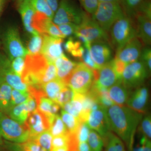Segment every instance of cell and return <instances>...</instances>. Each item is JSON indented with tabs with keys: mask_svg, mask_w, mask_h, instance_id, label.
<instances>
[{
	"mask_svg": "<svg viewBox=\"0 0 151 151\" xmlns=\"http://www.w3.org/2000/svg\"><path fill=\"white\" fill-rule=\"evenodd\" d=\"M66 85L57 78L47 82L42 86V89L45 95L55 102L58 94Z\"/></svg>",
	"mask_w": 151,
	"mask_h": 151,
	"instance_id": "cell-28",
	"label": "cell"
},
{
	"mask_svg": "<svg viewBox=\"0 0 151 151\" xmlns=\"http://www.w3.org/2000/svg\"><path fill=\"white\" fill-rule=\"evenodd\" d=\"M3 144V141L2 140L1 137L0 136V146L2 145Z\"/></svg>",
	"mask_w": 151,
	"mask_h": 151,
	"instance_id": "cell-58",
	"label": "cell"
},
{
	"mask_svg": "<svg viewBox=\"0 0 151 151\" xmlns=\"http://www.w3.org/2000/svg\"><path fill=\"white\" fill-rule=\"evenodd\" d=\"M61 118L68 132L71 134H76L81 122L63 110L61 111Z\"/></svg>",
	"mask_w": 151,
	"mask_h": 151,
	"instance_id": "cell-35",
	"label": "cell"
},
{
	"mask_svg": "<svg viewBox=\"0 0 151 151\" xmlns=\"http://www.w3.org/2000/svg\"><path fill=\"white\" fill-rule=\"evenodd\" d=\"M12 88L3 81L0 86V112L7 114L12 108L11 97Z\"/></svg>",
	"mask_w": 151,
	"mask_h": 151,
	"instance_id": "cell-27",
	"label": "cell"
},
{
	"mask_svg": "<svg viewBox=\"0 0 151 151\" xmlns=\"http://www.w3.org/2000/svg\"><path fill=\"white\" fill-rule=\"evenodd\" d=\"M0 45H1V42H0Z\"/></svg>",
	"mask_w": 151,
	"mask_h": 151,
	"instance_id": "cell-60",
	"label": "cell"
},
{
	"mask_svg": "<svg viewBox=\"0 0 151 151\" xmlns=\"http://www.w3.org/2000/svg\"><path fill=\"white\" fill-rule=\"evenodd\" d=\"M0 136L11 142L23 143L28 139L29 132L25 124H19L0 112Z\"/></svg>",
	"mask_w": 151,
	"mask_h": 151,
	"instance_id": "cell-6",
	"label": "cell"
},
{
	"mask_svg": "<svg viewBox=\"0 0 151 151\" xmlns=\"http://www.w3.org/2000/svg\"><path fill=\"white\" fill-rule=\"evenodd\" d=\"M94 76V84L100 88H109L116 84L119 78L112 66L111 61L101 66L99 69L93 70Z\"/></svg>",
	"mask_w": 151,
	"mask_h": 151,
	"instance_id": "cell-17",
	"label": "cell"
},
{
	"mask_svg": "<svg viewBox=\"0 0 151 151\" xmlns=\"http://www.w3.org/2000/svg\"><path fill=\"white\" fill-rule=\"evenodd\" d=\"M54 63L56 68L57 78L67 85L68 81L77 63L68 59L64 54L55 60Z\"/></svg>",
	"mask_w": 151,
	"mask_h": 151,
	"instance_id": "cell-20",
	"label": "cell"
},
{
	"mask_svg": "<svg viewBox=\"0 0 151 151\" xmlns=\"http://www.w3.org/2000/svg\"><path fill=\"white\" fill-rule=\"evenodd\" d=\"M29 94L27 91H21L12 89V92L11 102L13 107L25 103L29 97Z\"/></svg>",
	"mask_w": 151,
	"mask_h": 151,
	"instance_id": "cell-40",
	"label": "cell"
},
{
	"mask_svg": "<svg viewBox=\"0 0 151 151\" xmlns=\"http://www.w3.org/2000/svg\"><path fill=\"white\" fill-rule=\"evenodd\" d=\"M43 44V37L40 34L31 35L27 43L28 54L36 55L41 52Z\"/></svg>",
	"mask_w": 151,
	"mask_h": 151,
	"instance_id": "cell-34",
	"label": "cell"
},
{
	"mask_svg": "<svg viewBox=\"0 0 151 151\" xmlns=\"http://www.w3.org/2000/svg\"><path fill=\"white\" fill-rule=\"evenodd\" d=\"M94 81L93 70L80 62L77 63L70 75L67 85L76 93L84 94L91 89Z\"/></svg>",
	"mask_w": 151,
	"mask_h": 151,
	"instance_id": "cell-7",
	"label": "cell"
},
{
	"mask_svg": "<svg viewBox=\"0 0 151 151\" xmlns=\"http://www.w3.org/2000/svg\"><path fill=\"white\" fill-rule=\"evenodd\" d=\"M76 32L80 34L90 42L100 40L108 42L109 39L107 32L88 14L81 24L78 26Z\"/></svg>",
	"mask_w": 151,
	"mask_h": 151,
	"instance_id": "cell-10",
	"label": "cell"
},
{
	"mask_svg": "<svg viewBox=\"0 0 151 151\" xmlns=\"http://www.w3.org/2000/svg\"><path fill=\"white\" fill-rule=\"evenodd\" d=\"M109 127L127 147L130 146L141 120L143 114L128 107L114 105L107 110Z\"/></svg>",
	"mask_w": 151,
	"mask_h": 151,
	"instance_id": "cell-1",
	"label": "cell"
},
{
	"mask_svg": "<svg viewBox=\"0 0 151 151\" xmlns=\"http://www.w3.org/2000/svg\"><path fill=\"white\" fill-rule=\"evenodd\" d=\"M3 42L10 61L19 57H25L28 54L22 42L18 29L15 27H10L6 30L3 35Z\"/></svg>",
	"mask_w": 151,
	"mask_h": 151,
	"instance_id": "cell-9",
	"label": "cell"
},
{
	"mask_svg": "<svg viewBox=\"0 0 151 151\" xmlns=\"http://www.w3.org/2000/svg\"><path fill=\"white\" fill-rule=\"evenodd\" d=\"M142 48V43L137 37L116 51V58L127 64L135 62L139 59Z\"/></svg>",
	"mask_w": 151,
	"mask_h": 151,
	"instance_id": "cell-15",
	"label": "cell"
},
{
	"mask_svg": "<svg viewBox=\"0 0 151 151\" xmlns=\"http://www.w3.org/2000/svg\"><path fill=\"white\" fill-rule=\"evenodd\" d=\"M134 20L124 15L115 22L110 29L112 46L118 51L132 39L137 37Z\"/></svg>",
	"mask_w": 151,
	"mask_h": 151,
	"instance_id": "cell-3",
	"label": "cell"
},
{
	"mask_svg": "<svg viewBox=\"0 0 151 151\" xmlns=\"http://www.w3.org/2000/svg\"><path fill=\"white\" fill-rule=\"evenodd\" d=\"M51 151H71L68 146L57 148L52 149Z\"/></svg>",
	"mask_w": 151,
	"mask_h": 151,
	"instance_id": "cell-54",
	"label": "cell"
},
{
	"mask_svg": "<svg viewBox=\"0 0 151 151\" xmlns=\"http://www.w3.org/2000/svg\"><path fill=\"white\" fill-rule=\"evenodd\" d=\"M107 110L101 106L97 110L91 111L86 122L90 129L96 131L102 137L111 131Z\"/></svg>",
	"mask_w": 151,
	"mask_h": 151,
	"instance_id": "cell-16",
	"label": "cell"
},
{
	"mask_svg": "<svg viewBox=\"0 0 151 151\" xmlns=\"http://www.w3.org/2000/svg\"><path fill=\"white\" fill-rule=\"evenodd\" d=\"M0 77L3 81L12 88L21 91H27L28 86L22 81L21 76L17 75L12 69L8 58L0 54Z\"/></svg>",
	"mask_w": 151,
	"mask_h": 151,
	"instance_id": "cell-11",
	"label": "cell"
},
{
	"mask_svg": "<svg viewBox=\"0 0 151 151\" xmlns=\"http://www.w3.org/2000/svg\"><path fill=\"white\" fill-rule=\"evenodd\" d=\"M87 141L92 151H103L104 148L103 138L96 131L90 130Z\"/></svg>",
	"mask_w": 151,
	"mask_h": 151,
	"instance_id": "cell-37",
	"label": "cell"
},
{
	"mask_svg": "<svg viewBox=\"0 0 151 151\" xmlns=\"http://www.w3.org/2000/svg\"><path fill=\"white\" fill-rule=\"evenodd\" d=\"M99 2H119L120 0H98Z\"/></svg>",
	"mask_w": 151,
	"mask_h": 151,
	"instance_id": "cell-56",
	"label": "cell"
},
{
	"mask_svg": "<svg viewBox=\"0 0 151 151\" xmlns=\"http://www.w3.org/2000/svg\"><path fill=\"white\" fill-rule=\"evenodd\" d=\"M37 109L43 113L49 119L57 114L60 109V105L45 95L36 99Z\"/></svg>",
	"mask_w": 151,
	"mask_h": 151,
	"instance_id": "cell-24",
	"label": "cell"
},
{
	"mask_svg": "<svg viewBox=\"0 0 151 151\" xmlns=\"http://www.w3.org/2000/svg\"><path fill=\"white\" fill-rule=\"evenodd\" d=\"M65 51L70 53L72 56L81 59L84 54L85 47L78 39L77 40L70 37L64 45Z\"/></svg>",
	"mask_w": 151,
	"mask_h": 151,
	"instance_id": "cell-32",
	"label": "cell"
},
{
	"mask_svg": "<svg viewBox=\"0 0 151 151\" xmlns=\"http://www.w3.org/2000/svg\"><path fill=\"white\" fill-rule=\"evenodd\" d=\"M78 151H92L86 142H79L78 145Z\"/></svg>",
	"mask_w": 151,
	"mask_h": 151,
	"instance_id": "cell-53",
	"label": "cell"
},
{
	"mask_svg": "<svg viewBox=\"0 0 151 151\" xmlns=\"http://www.w3.org/2000/svg\"><path fill=\"white\" fill-rule=\"evenodd\" d=\"M149 100L148 88L143 85L131 92L126 105L136 112L146 114Z\"/></svg>",
	"mask_w": 151,
	"mask_h": 151,
	"instance_id": "cell-18",
	"label": "cell"
},
{
	"mask_svg": "<svg viewBox=\"0 0 151 151\" xmlns=\"http://www.w3.org/2000/svg\"><path fill=\"white\" fill-rule=\"evenodd\" d=\"M128 151H151L150 139L145 136L138 129Z\"/></svg>",
	"mask_w": 151,
	"mask_h": 151,
	"instance_id": "cell-26",
	"label": "cell"
},
{
	"mask_svg": "<svg viewBox=\"0 0 151 151\" xmlns=\"http://www.w3.org/2000/svg\"><path fill=\"white\" fill-rule=\"evenodd\" d=\"M24 124L29 131V139H34L42 132L49 129L50 123L48 119L37 108L29 113Z\"/></svg>",
	"mask_w": 151,
	"mask_h": 151,
	"instance_id": "cell-14",
	"label": "cell"
},
{
	"mask_svg": "<svg viewBox=\"0 0 151 151\" xmlns=\"http://www.w3.org/2000/svg\"><path fill=\"white\" fill-rule=\"evenodd\" d=\"M52 12L55 13L58 8L60 0H45Z\"/></svg>",
	"mask_w": 151,
	"mask_h": 151,
	"instance_id": "cell-52",
	"label": "cell"
},
{
	"mask_svg": "<svg viewBox=\"0 0 151 151\" xmlns=\"http://www.w3.org/2000/svg\"><path fill=\"white\" fill-rule=\"evenodd\" d=\"M52 21L44 14L35 12L33 17L32 26L41 35L65 38L57 25L55 24Z\"/></svg>",
	"mask_w": 151,
	"mask_h": 151,
	"instance_id": "cell-12",
	"label": "cell"
},
{
	"mask_svg": "<svg viewBox=\"0 0 151 151\" xmlns=\"http://www.w3.org/2000/svg\"><path fill=\"white\" fill-rule=\"evenodd\" d=\"M80 60H82V63H84L88 67L92 70H97L99 69L100 67L97 65L91 58L89 49L85 47L84 54L82 55Z\"/></svg>",
	"mask_w": 151,
	"mask_h": 151,
	"instance_id": "cell-49",
	"label": "cell"
},
{
	"mask_svg": "<svg viewBox=\"0 0 151 151\" xmlns=\"http://www.w3.org/2000/svg\"><path fill=\"white\" fill-rule=\"evenodd\" d=\"M25 57H19L11 60V66L14 73L19 76H21L24 69L25 65Z\"/></svg>",
	"mask_w": 151,
	"mask_h": 151,
	"instance_id": "cell-44",
	"label": "cell"
},
{
	"mask_svg": "<svg viewBox=\"0 0 151 151\" xmlns=\"http://www.w3.org/2000/svg\"><path fill=\"white\" fill-rule=\"evenodd\" d=\"M77 25L72 23L64 24L57 25L61 33L65 37L74 35L78 28Z\"/></svg>",
	"mask_w": 151,
	"mask_h": 151,
	"instance_id": "cell-46",
	"label": "cell"
},
{
	"mask_svg": "<svg viewBox=\"0 0 151 151\" xmlns=\"http://www.w3.org/2000/svg\"><path fill=\"white\" fill-rule=\"evenodd\" d=\"M50 62L42 53L27 55L24 69L21 76L22 81L27 86L42 88L43 78Z\"/></svg>",
	"mask_w": 151,
	"mask_h": 151,
	"instance_id": "cell-2",
	"label": "cell"
},
{
	"mask_svg": "<svg viewBox=\"0 0 151 151\" xmlns=\"http://www.w3.org/2000/svg\"><path fill=\"white\" fill-rule=\"evenodd\" d=\"M109 95L115 105L124 106L127 105L131 90L127 88L119 80L113 86L108 89Z\"/></svg>",
	"mask_w": 151,
	"mask_h": 151,
	"instance_id": "cell-23",
	"label": "cell"
},
{
	"mask_svg": "<svg viewBox=\"0 0 151 151\" xmlns=\"http://www.w3.org/2000/svg\"><path fill=\"white\" fill-rule=\"evenodd\" d=\"M137 14L142 15L151 19V0H143L138 8Z\"/></svg>",
	"mask_w": 151,
	"mask_h": 151,
	"instance_id": "cell-48",
	"label": "cell"
},
{
	"mask_svg": "<svg viewBox=\"0 0 151 151\" xmlns=\"http://www.w3.org/2000/svg\"><path fill=\"white\" fill-rule=\"evenodd\" d=\"M74 94V91L66 85L60 92L55 102L62 107L66 103L72 100Z\"/></svg>",
	"mask_w": 151,
	"mask_h": 151,
	"instance_id": "cell-39",
	"label": "cell"
},
{
	"mask_svg": "<svg viewBox=\"0 0 151 151\" xmlns=\"http://www.w3.org/2000/svg\"><path fill=\"white\" fill-rule=\"evenodd\" d=\"M137 129L146 137L151 139V117L150 114H148L142 118Z\"/></svg>",
	"mask_w": 151,
	"mask_h": 151,
	"instance_id": "cell-42",
	"label": "cell"
},
{
	"mask_svg": "<svg viewBox=\"0 0 151 151\" xmlns=\"http://www.w3.org/2000/svg\"><path fill=\"white\" fill-rule=\"evenodd\" d=\"M41 52L49 61L54 62L64 55L62 48L63 39L43 35Z\"/></svg>",
	"mask_w": 151,
	"mask_h": 151,
	"instance_id": "cell-19",
	"label": "cell"
},
{
	"mask_svg": "<svg viewBox=\"0 0 151 151\" xmlns=\"http://www.w3.org/2000/svg\"><path fill=\"white\" fill-rule=\"evenodd\" d=\"M90 129L86 122H81L76 133L78 142H87Z\"/></svg>",
	"mask_w": 151,
	"mask_h": 151,
	"instance_id": "cell-43",
	"label": "cell"
},
{
	"mask_svg": "<svg viewBox=\"0 0 151 151\" xmlns=\"http://www.w3.org/2000/svg\"><path fill=\"white\" fill-rule=\"evenodd\" d=\"M149 74L145 65L139 59L127 64L122 74V82L129 90L135 89L143 85Z\"/></svg>",
	"mask_w": 151,
	"mask_h": 151,
	"instance_id": "cell-8",
	"label": "cell"
},
{
	"mask_svg": "<svg viewBox=\"0 0 151 151\" xmlns=\"http://www.w3.org/2000/svg\"><path fill=\"white\" fill-rule=\"evenodd\" d=\"M29 1L36 12L44 14L52 20L54 16V12L45 0H29Z\"/></svg>",
	"mask_w": 151,
	"mask_h": 151,
	"instance_id": "cell-36",
	"label": "cell"
},
{
	"mask_svg": "<svg viewBox=\"0 0 151 151\" xmlns=\"http://www.w3.org/2000/svg\"><path fill=\"white\" fill-rule=\"evenodd\" d=\"M150 46L143 47L140 56L139 60L145 64L150 73L151 70V49Z\"/></svg>",
	"mask_w": 151,
	"mask_h": 151,
	"instance_id": "cell-45",
	"label": "cell"
},
{
	"mask_svg": "<svg viewBox=\"0 0 151 151\" xmlns=\"http://www.w3.org/2000/svg\"><path fill=\"white\" fill-rule=\"evenodd\" d=\"M86 12L93 14L97 9L99 2L98 0H78Z\"/></svg>",
	"mask_w": 151,
	"mask_h": 151,
	"instance_id": "cell-47",
	"label": "cell"
},
{
	"mask_svg": "<svg viewBox=\"0 0 151 151\" xmlns=\"http://www.w3.org/2000/svg\"><path fill=\"white\" fill-rule=\"evenodd\" d=\"M24 151H45L35 140L28 139L21 146Z\"/></svg>",
	"mask_w": 151,
	"mask_h": 151,
	"instance_id": "cell-50",
	"label": "cell"
},
{
	"mask_svg": "<svg viewBox=\"0 0 151 151\" xmlns=\"http://www.w3.org/2000/svg\"><path fill=\"white\" fill-rule=\"evenodd\" d=\"M3 81H3L2 79V78L0 77V86H1V84L2 83Z\"/></svg>",
	"mask_w": 151,
	"mask_h": 151,
	"instance_id": "cell-59",
	"label": "cell"
},
{
	"mask_svg": "<svg viewBox=\"0 0 151 151\" xmlns=\"http://www.w3.org/2000/svg\"><path fill=\"white\" fill-rule=\"evenodd\" d=\"M71 133L54 137L52 142V149L68 146L71 139ZM51 149V150H52Z\"/></svg>",
	"mask_w": 151,
	"mask_h": 151,
	"instance_id": "cell-41",
	"label": "cell"
},
{
	"mask_svg": "<svg viewBox=\"0 0 151 151\" xmlns=\"http://www.w3.org/2000/svg\"><path fill=\"white\" fill-rule=\"evenodd\" d=\"M29 113L25 102L13 106L7 114L12 119L22 124L26 121Z\"/></svg>",
	"mask_w": 151,
	"mask_h": 151,
	"instance_id": "cell-31",
	"label": "cell"
},
{
	"mask_svg": "<svg viewBox=\"0 0 151 151\" xmlns=\"http://www.w3.org/2000/svg\"><path fill=\"white\" fill-rule=\"evenodd\" d=\"M89 50L91 58L100 67L113 59V49L108 41L100 40L91 42Z\"/></svg>",
	"mask_w": 151,
	"mask_h": 151,
	"instance_id": "cell-13",
	"label": "cell"
},
{
	"mask_svg": "<svg viewBox=\"0 0 151 151\" xmlns=\"http://www.w3.org/2000/svg\"><path fill=\"white\" fill-rule=\"evenodd\" d=\"M17 7L27 32L30 35L38 33L32 26L33 17L36 11L30 3L29 0H26L19 4L17 6Z\"/></svg>",
	"mask_w": 151,
	"mask_h": 151,
	"instance_id": "cell-22",
	"label": "cell"
},
{
	"mask_svg": "<svg viewBox=\"0 0 151 151\" xmlns=\"http://www.w3.org/2000/svg\"><path fill=\"white\" fill-rule=\"evenodd\" d=\"M62 108L64 111L80 121L82 112V105L78 93L74 92L72 100L65 104Z\"/></svg>",
	"mask_w": 151,
	"mask_h": 151,
	"instance_id": "cell-29",
	"label": "cell"
},
{
	"mask_svg": "<svg viewBox=\"0 0 151 151\" xmlns=\"http://www.w3.org/2000/svg\"><path fill=\"white\" fill-rule=\"evenodd\" d=\"M137 25V37L143 45L150 46L151 43V19L140 14L135 17Z\"/></svg>",
	"mask_w": 151,
	"mask_h": 151,
	"instance_id": "cell-21",
	"label": "cell"
},
{
	"mask_svg": "<svg viewBox=\"0 0 151 151\" xmlns=\"http://www.w3.org/2000/svg\"><path fill=\"white\" fill-rule=\"evenodd\" d=\"M87 14L72 0H60L52 22L57 25L68 23L79 25Z\"/></svg>",
	"mask_w": 151,
	"mask_h": 151,
	"instance_id": "cell-5",
	"label": "cell"
},
{
	"mask_svg": "<svg viewBox=\"0 0 151 151\" xmlns=\"http://www.w3.org/2000/svg\"><path fill=\"white\" fill-rule=\"evenodd\" d=\"M111 62L119 78L122 79V74L127 64L116 58L112 59Z\"/></svg>",
	"mask_w": 151,
	"mask_h": 151,
	"instance_id": "cell-51",
	"label": "cell"
},
{
	"mask_svg": "<svg viewBox=\"0 0 151 151\" xmlns=\"http://www.w3.org/2000/svg\"><path fill=\"white\" fill-rule=\"evenodd\" d=\"M16 1H17V0H16Z\"/></svg>",
	"mask_w": 151,
	"mask_h": 151,
	"instance_id": "cell-61",
	"label": "cell"
},
{
	"mask_svg": "<svg viewBox=\"0 0 151 151\" xmlns=\"http://www.w3.org/2000/svg\"><path fill=\"white\" fill-rule=\"evenodd\" d=\"M26 1V0H17V6L19 4H21V3L24 1Z\"/></svg>",
	"mask_w": 151,
	"mask_h": 151,
	"instance_id": "cell-57",
	"label": "cell"
},
{
	"mask_svg": "<svg viewBox=\"0 0 151 151\" xmlns=\"http://www.w3.org/2000/svg\"><path fill=\"white\" fill-rule=\"evenodd\" d=\"M49 122L50 123L49 130L52 137L65 134L68 132L61 117L57 114L49 119Z\"/></svg>",
	"mask_w": 151,
	"mask_h": 151,
	"instance_id": "cell-30",
	"label": "cell"
},
{
	"mask_svg": "<svg viewBox=\"0 0 151 151\" xmlns=\"http://www.w3.org/2000/svg\"><path fill=\"white\" fill-rule=\"evenodd\" d=\"M125 15L121 5L117 2H99L92 18L106 32L115 22Z\"/></svg>",
	"mask_w": 151,
	"mask_h": 151,
	"instance_id": "cell-4",
	"label": "cell"
},
{
	"mask_svg": "<svg viewBox=\"0 0 151 151\" xmlns=\"http://www.w3.org/2000/svg\"><path fill=\"white\" fill-rule=\"evenodd\" d=\"M102 137L104 151H127L124 142L112 131H109Z\"/></svg>",
	"mask_w": 151,
	"mask_h": 151,
	"instance_id": "cell-25",
	"label": "cell"
},
{
	"mask_svg": "<svg viewBox=\"0 0 151 151\" xmlns=\"http://www.w3.org/2000/svg\"><path fill=\"white\" fill-rule=\"evenodd\" d=\"M31 139L35 140L45 151H51L52 136L49 130H46L42 132Z\"/></svg>",
	"mask_w": 151,
	"mask_h": 151,
	"instance_id": "cell-38",
	"label": "cell"
},
{
	"mask_svg": "<svg viewBox=\"0 0 151 151\" xmlns=\"http://www.w3.org/2000/svg\"><path fill=\"white\" fill-rule=\"evenodd\" d=\"M143 0H120L124 14L132 19H134L138 8Z\"/></svg>",
	"mask_w": 151,
	"mask_h": 151,
	"instance_id": "cell-33",
	"label": "cell"
},
{
	"mask_svg": "<svg viewBox=\"0 0 151 151\" xmlns=\"http://www.w3.org/2000/svg\"><path fill=\"white\" fill-rule=\"evenodd\" d=\"M7 1V0H0V16L1 14L2 13Z\"/></svg>",
	"mask_w": 151,
	"mask_h": 151,
	"instance_id": "cell-55",
	"label": "cell"
}]
</instances>
